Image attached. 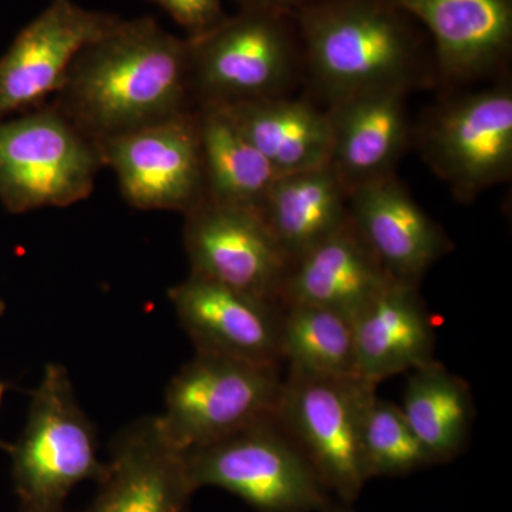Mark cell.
I'll return each mask as SVG.
<instances>
[{
	"instance_id": "28",
	"label": "cell",
	"mask_w": 512,
	"mask_h": 512,
	"mask_svg": "<svg viewBox=\"0 0 512 512\" xmlns=\"http://www.w3.org/2000/svg\"><path fill=\"white\" fill-rule=\"evenodd\" d=\"M325 512H356L352 510L350 504L342 503V501L333 500Z\"/></svg>"
},
{
	"instance_id": "25",
	"label": "cell",
	"mask_w": 512,
	"mask_h": 512,
	"mask_svg": "<svg viewBox=\"0 0 512 512\" xmlns=\"http://www.w3.org/2000/svg\"><path fill=\"white\" fill-rule=\"evenodd\" d=\"M360 447L367 480L409 476L434 466L402 407L380 399L376 393L370 397L363 416Z\"/></svg>"
},
{
	"instance_id": "12",
	"label": "cell",
	"mask_w": 512,
	"mask_h": 512,
	"mask_svg": "<svg viewBox=\"0 0 512 512\" xmlns=\"http://www.w3.org/2000/svg\"><path fill=\"white\" fill-rule=\"evenodd\" d=\"M184 247L191 274L281 305L291 262L258 211L205 200L185 215Z\"/></svg>"
},
{
	"instance_id": "30",
	"label": "cell",
	"mask_w": 512,
	"mask_h": 512,
	"mask_svg": "<svg viewBox=\"0 0 512 512\" xmlns=\"http://www.w3.org/2000/svg\"><path fill=\"white\" fill-rule=\"evenodd\" d=\"M5 309H6L5 302H3L2 299H0V316H2L3 313H5Z\"/></svg>"
},
{
	"instance_id": "22",
	"label": "cell",
	"mask_w": 512,
	"mask_h": 512,
	"mask_svg": "<svg viewBox=\"0 0 512 512\" xmlns=\"http://www.w3.org/2000/svg\"><path fill=\"white\" fill-rule=\"evenodd\" d=\"M400 407L434 464L450 463L464 453L476 419V404L463 377L434 360L410 372Z\"/></svg>"
},
{
	"instance_id": "17",
	"label": "cell",
	"mask_w": 512,
	"mask_h": 512,
	"mask_svg": "<svg viewBox=\"0 0 512 512\" xmlns=\"http://www.w3.org/2000/svg\"><path fill=\"white\" fill-rule=\"evenodd\" d=\"M97 484L96 498L83 512H187L195 493L184 453L167 440L157 417L121 431Z\"/></svg>"
},
{
	"instance_id": "29",
	"label": "cell",
	"mask_w": 512,
	"mask_h": 512,
	"mask_svg": "<svg viewBox=\"0 0 512 512\" xmlns=\"http://www.w3.org/2000/svg\"><path fill=\"white\" fill-rule=\"evenodd\" d=\"M8 390V384L0 382V406H2L3 396H5V392Z\"/></svg>"
},
{
	"instance_id": "5",
	"label": "cell",
	"mask_w": 512,
	"mask_h": 512,
	"mask_svg": "<svg viewBox=\"0 0 512 512\" xmlns=\"http://www.w3.org/2000/svg\"><path fill=\"white\" fill-rule=\"evenodd\" d=\"M103 168L96 141L53 103L0 120V202L12 214L86 200Z\"/></svg>"
},
{
	"instance_id": "27",
	"label": "cell",
	"mask_w": 512,
	"mask_h": 512,
	"mask_svg": "<svg viewBox=\"0 0 512 512\" xmlns=\"http://www.w3.org/2000/svg\"><path fill=\"white\" fill-rule=\"evenodd\" d=\"M239 9L268 10L293 16L299 10L320 0H237Z\"/></svg>"
},
{
	"instance_id": "26",
	"label": "cell",
	"mask_w": 512,
	"mask_h": 512,
	"mask_svg": "<svg viewBox=\"0 0 512 512\" xmlns=\"http://www.w3.org/2000/svg\"><path fill=\"white\" fill-rule=\"evenodd\" d=\"M188 32V39L204 35L228 18L222 0H151Z\"/></svg>"
},
{
	"instance_id": "24",
	"label": "cell",
	"mask_w": 512,
	"mask_h": 512,
	"mask_svg": "<svg viewBox=\"0 0 512 512\" xmlns=\"http://www.w3.org/2000/svg\"><path fill=\"white\" fill-rule=\"evenodd\" d=\"M281 355L291 372L357 377L353 320L320 306H284Z\"/></svg>"
},
{
	"instance_id": "13",
	"label": "cell",
	"mask_w": 512,
	"mask_h": 512,
	"mask_svg": "<svg viewBox=\"0 0 512 512\" xmlns=\"http://www.w3.org/2000/svg\"><path fill=\"white\" fill-rule=\"evenodd\" d=\"M429 30L437 83L447 89L505 76L512 0H390Z\"/></svg>"
},
{
	"instance_id": "23",
	"label": "cell",
	"mask_w": 512,
	"mask_h": 512,
	"mask_svg": "<svg viewBox=\"0 0 512 512\" xmlns=\"http://www.w3.org/2000/svg\"><path fill=\"white\" fill-rule=\"evenodd\" d=\"M197 117L207 200L258 211L279 174L222 107H197Z\"/></svg>"
},
{
	"instance_id": "15",
	"label": "cell",
	"mask_w": 512,
	"mask_h": 512,
	"mask_svg": "<svg viewBox=\"0 0 512 512\" xmlns=\"http://www.w3.org/2000/svg\"><path fill=\"white\" fill-rule=\"evenodd\" d=\"M349 220L393 281L419 286L454 249L444 229L417 204L397 175L348 195Z\"/></svg>"
},
{
	"instance_id": "9",
	"label": "cell",
	"mask_w": 512,
	"mask_h": 512,
	"mask_svg": "<svg viewBox=\"0 0 512 512\" xmlns=\"http://www.w3.org/2000/svg\"><path fill=\"white\" fill-rule=\"evenodd\" d=\"M376 386L359 377H325L288 370L274 419L338 501L352 505L367 483L363 416Z\"/></svg>"
},
{
	"instance_id": "18",
	"label": "cell",
	"mask_w": 512,
	"mask_h": 512,
	"mask_svg": "<svg viewBox=\"0 0 512 512\" xmlns=\"http://www.w3.org/2000/svg\"><path fill=\"white\" fill-rule=\"evenodd\" d=\"M392 282L396 281L384 271L349 220L291 262L281 305L320 306L353 320Z\"/></svg>"
},
{
	"instance_id": "16",
	"label": "cell",
	"mask_w": 512,
	"mask_h": 512,
	"mask_svg": "<svg viewBox=\"0 0 512 512\" xmlns=\"http://www.w3.org/2000/svg\"><path fill=\"white\" fill-rule=\"evenodd\" d=\"M409 92L373 90L328 104V165L346 192L396 174L413 143Z\"/></svg>"
},
{
	"instance_id": "8",
	"label": "cell",
	"mask_w": 512,
	"mask_h": 512,
	"mask_svg": "<svg viewBox=\"0 0 512 512\" xmlns=\"http://www.w3.org/2000/svg\"><path fill=\"white\" fill-rule=\"evenodd\" d=\"M194 490L218 487L256 512H325L332 494L275 419L184 453Z\"/></svg>"
},
{
	"instance_id": "3",
	"label": "cell",
	"mask_w": 512,
	"mask_h": 512,
	"mask_svg": "<svg viewBox=\"0 0 512 512\" xmlns=\"http://www.w3.org/2000/svg\"><path fill=\"white\" fill-rule=\"evenodd\" d=\"M188 42L195 109L286 96L303 76L295 20L284 13L239 9Z\"/></svg>"
},
{
	"instance_id": "20",
	"label": "cell",
	"mask_w": 512,
	"mask_h": 512,
	"mask_svg": "<svg viewBox=\"0 0 512 512\" xmlns=\"http://www.w3.org/2000/svg\"><path fill=\"white\" fill-rule=\"evenodd\" d=\"M258 212L293 262L348 224V192L329 165L282 174Z\"/></svg>"
},
{
	"instance_id": "6",
	"label": "cell",
	"mask_w": 512,
	"mask_h": 512,
	"mask_svg": "<svg viewBox=\"0 0 512 512\" xmlns=\"http://www.w3.org/2000/svg\"><path fill=\"white\" fill-rule=\"evenodd\" d=\"M413 143L431 171L463 204L512 175V86L448 94L413 127Z\"/></svg>"
},
{
	"instance_id": "11",
	"label": "cell",
	"mask_w": 512,
	"mask_h": 512,
	"mask_svg": "<svg viewBox=\"0 0 512 512\" xmlns=\"http://www.w3.org/2000/svg\"><path fill=\"white\" fill-rule=\"evenodd\" d=\"M113 13L52 0L0 57V120L35 110L55 97L84 47L117 28Z\"/></svg>"
},
{
	"instance_id": "19",
	"label": "cell",
	"mask_w": 512,
	"mask_h": 512,
	"mask_svg": "<svg viewBox=\"0 0 512 512\" xmlns=\"http://www.w3.org/2000/svg\"><path fill=\"white\" fill-rule=\"evenodd\" d=\"M356 372L377 386L436 360V332L419 286L392 282L353 319Z\"/></svg>"
},
{
	"instance_id": "21",
	"label": "cell",
	"mask_w": 512,
	"mask_h": 512,
	"mask_svg": "<svg viewBox=\"0 0 512 512\" xmlns=\"http://www.w3.org/2000/svg\"><path fill=\"white\" fill-rule=\"evenodd\" d=\"M222 109L279 175L328 165V111L315 103L286 94Z\"/></svg>"
},
{
	"instance_id": "2",
	"label": "cell",
	"mask_w": 512,
	"mask_h": 512,
	"mask_svg": "<svg viewBox=\"0 0 512 512\" xmlns=\"http://www.w3.org/2000/svg\"><path fill=\"white\" fill-rule=\"evenodd\" d=\"M292 18L303 76L326 106L373 90L437 84L433 49L390 0H320Z\"/></svg>"
},
{
	"instance_id": "7",
	"label": "cell",
	"mask_w": 512,
	"mask_h": 512,
	"mask_svg": "<svg viewBox=\"0 0 512 512\" xmlns=\"http://www.w3.org/2000/svg\"><path fill=\"white\" fill-rule=\"evenodd\" d=\"M282 379L279 366L197 352L168 384L158 424L181 453L211 446L274 419Z\"/></svg>"
},
{
	"instance_id": "1",
	"label": "cell",
	"mask_w": 512,
	"mask_h": 512,
	"mask_svg": "<svg viewBox=\"0 0 512 512\" xmlns=\"http://www.w3.org/2000/svg\"><path fill=\"white\" fill-rule=\"evenodd\" d=\"M52 103L96 143L195 110L190 42L150 16L123 19L77 55Z\"/></svg>"
},
{
	"instance_id": "14",
	"label": "cell",
	"mask_w": 512,
	"mask_h": 512,
	"mask_svg": "<svg viewBox=\"0 0 512 512\" xmlns=\"http://www.w3.org/2000/svg\"><path fill=\"white\" fill-rule=\"evenodd\" d=\"M197 352L282 367L284 308L190 274L168 292Z\"/></svg>"
},
{
	"instance_id": "4",
	"label": "cell",
	"mask_w": 512,
	"mask_h": 512,
	"mask_svg": "<svg viewBox=\"0 0 512 512\" xmlns=\"http://www.w3.org/2000/svg\"><path fill=\"white\" fill-rule=\"evenodd\" d=\"M9 453L22 512H64L77 484L99 483L106 473L96 430L77 403L63 366H46L25 430Z\"/></svg>"
},
{
	"instance_id": "10",
	"label": "cell",
	"mask_w": 512,
	"mask_h": 512,
	"mask_svg": "<svg viewBox=\"0 0 512 512\" xmlns=\"http://www.w3.org/2000/svg\"><path fill=\"white\" fill-rule=\"evenodd\" d=\"M124 200L184 217L207 200L197 109L97 143Z\"/></svg>"
}]
</instances>
